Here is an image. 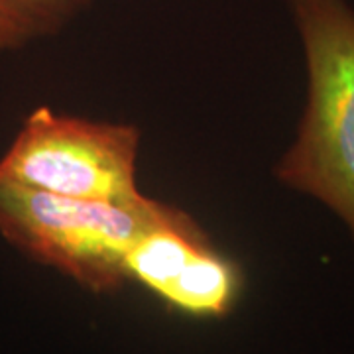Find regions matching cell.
<instances>
[{
  "instance_id": "277c9868",
  "label": "cell",
  "mask_w": 354,
  "mask_h": 354,
  "mask_svg": "<svg viewBox=\"0 0 354 354\" xmlns=\"http://www.w3.org/2000/svg\"><path fill=\"white\" fill-rule=\"evenodd\" d=\"M124 272L128 281L195 319L227 317L244 290L239 262L221 252L183 209L140 234L128 250Z\"/></svg>"
},
{
  "instance_id": "6da1fadb",
  "label": "cell",
  "mask_w": 354,
  "mask_h": 354,
  "mask_svg": "<svg viewBox=\"0 0 354 354\" xmlns=\"http://www.w3.org/2000/svg\"><path fill=\"white\" fill-rule=\"evenodd\" d=\"M283 2L301 41L307 93L274 177L327 207L354 242V6L348 0Z\"/></svg>"
},
{
  "instance_id": "5b68a950",
  "label": "cell",
  "mask_w": 354,
  "mask_h": 354,
  "mask_svg": "<svg viewBox=\"0 0 354 354\" xmlns=\"http://www.w3.org/2000/svg\"><path fill=\"white\" fill-rule=\"evenodd\" d=\"M93 0H0V51H20L62 34Z\"/></svg>"
},
{
  "instance_id": "3957f363",
  "label": "cell",
  "mask_w": 354,
  "mask_h": 354,
  "mask_svg": "<svg viewBox=\"0 0 354 354\" xmlns=\"http://www.w3.org/2000/svg\"><path fill=\"white\" fill-rule=\"evenodd\" d=\"M140 128L38 106L26 116L0 174L62 197L106 203L144 199L136 183Z\"/></svg>"
},
{
  "instance_id": "7a4b0ae2",
  "label": "cell",
  "mask_w": 354,
  "mask_h": 354,
  "mask_svg": "<svg viewBox=\"0 0 354 354\" xmlns=\"http://www.w3.org/2000/svg\"><path fill=\"white\" fill-rule=\"evenodd\" d=\"M177 209L150 197L136 203L62 197L0 174V236L26 258L93 293L120 290L128 281L124 260L130 246Z\"/></svg>"
}]
</instances>
